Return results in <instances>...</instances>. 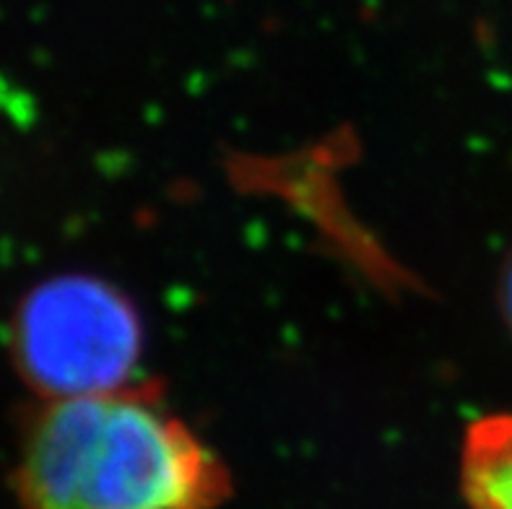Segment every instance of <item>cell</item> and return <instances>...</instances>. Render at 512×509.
I'll use <instances>...</instances> for the list:
<instances>
[{"instance_id":"6da1fadb","label":"cell","mask_w":512,"mask_h":509,"mask_svg":"<svg viewBox=\"0 0 512 509\" xmlns=\"http://www.w3.org/2000/svg\"><path fill=\"white\" fill-rule=\"evenodd\" d=\"M229 497L224 460L156 385L42 400L13 468L16 509H219Z\"/></svg>"},{"instance_id":"7a4b0ae2","label":"cell","mask_w":512,"mask_h":509,"mask_svg":"<svg viewBox=\"0 0 512 509\" xmlns=\"http://www.w3.org/2000/svg\"><path fill=\"white\" fill-rule=\"evenodd\" d=\"M21 374L47 398L130 385L141 323L128 297L91 276H60L21 302L11 330Z\"/></svg>"},{"instance_id":"3957f363","label":"cell","mask_w":512,"mask_h":509,"mask_svg":"<svg viewBox=\"0 0 512 509\" xmlns=\"http://www.w3.org/2000/svg\"><path fill=\"white\" fill-rule=\"evenodd\" d=\"M461 489L468 509H512V413L481 416L468 426Z\"/></svg>"},{"instance_id":"277c9868","label":"cell","mask_w":512,"mask_h":509,"mask_svg":"<svg viewBox=\"0 0 512 509\" xmlns=\"http://www.w3.org/2000/svg\"><path fill=\"white\" fill-rule=\"evenodd\" d=\"M502 302H505V315L512 325V258L507 263V271H505V286H502Z\"/></svg>"}]
</instances>
